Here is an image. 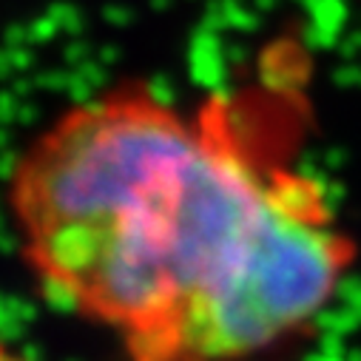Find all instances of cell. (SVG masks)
Wrapping results in <instances>:
<instances>
[{
	"label": "cell",
	"mask_w": 361,
	"mask_h": 361,
	"mask_svg": "<svg viewBox=\"0 0 361 361\" xmlns=\"http://www.w3.org/2000/svg\"><path fill=\"white\" fill-rule=\"evenodd\" d=\"M35 276L134 361H256L327 305L336 214L225 94L123 82L60 111L6 176Z\"/></svg>",
	"instance_id": "obj_1"
},
{
	"label": "cell",
	"mask_w": 361,
	"mask_h": 361,
	"mask_svg": "<svg viewBox=\"0 0 361 361\" xmlns=\"http://www.w3.org/2000/svg\"><path fill=\"white\" fill-rule=\"evenodd\" d=\"M0 361H20V358H18V355H15L4 341H0Z\"/></svg>",
	"instance_id": "obj_2"
}]
</instances>
